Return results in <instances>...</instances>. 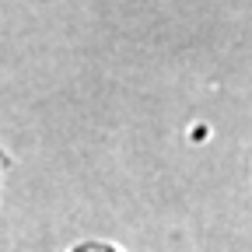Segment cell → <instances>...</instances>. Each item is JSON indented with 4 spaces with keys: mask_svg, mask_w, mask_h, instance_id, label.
<instances>
[{
    "mask_svg": "<svg viewBox=\"0 0 252 252\" xmlns=\"http://www.w3.org/2000/svg\"><path fill=\"white\" fill-rule=\"evenodd\" d=\"M74 252H119L116 245H109V242H81Z\"/></svg>",
    "mask_w": 252,
    "mask_h": 252,
    "instance_id": "1",
    "label": "cell"
}]
</instances>
